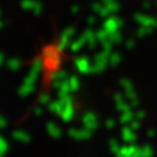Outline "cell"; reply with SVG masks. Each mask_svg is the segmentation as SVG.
I'll return each instance as SVG.
<instances>
[{"mask_svg": "<svg viewBox=\"0 0 157 157\" xmlns=\"http://www.w3.org/2000/svg\"><path fill=\"white\" fill-rule=\"evenodd\" d=\"M39 101L42 105H48V104L50 102V97L47 94V93H42V94L40 95Z\"/></svg>", "mask_w": 157, "mask_h": 157, "instance_id": "cell-23", "label": "cell"}, {"mask_svg": "<svg viewBox=\"0 0 157 157\" xmlns=\"http://www.w3.org/2000/svg\"><path fill=\"white\" fill-rule=\"evenodd\" d=\"M75 117V107H73V102L67 104L64 108H63L62 113H61V118L63 119V121L69 122L71 119Z\"/></svg>", "mask_w": 157, "mask_h": 157, "instance_id": "cell-6", "label": "cell"}, {"mask_svg": "<svg viewBox=\"0 0 157 157\" xmlns=\"http://www.w3.org/2000/svg\"><path fill=\"white\" fill-rule=\"evenodd\" d=\"M7 67H8V69L13 70V71H17V69L21 67V62L17 58H12L7 62Z\"/></svg>", "mask_w": 157, "mask_h": 157, "instance_id": "cell-13", "label": "cell"}, {"mask_svg": "<svg viewBox=\"0 0 157 157\" xmlns=\"http://www.w3.org/2000/svg\"><path fill=\"white\" fill-rule=\"evenodd\" d=\"M34 114L35 115H41L42 114V108L41 107H35L34 108Z\"/></svg>", "mask_w": 157, "mask_h": 157, "instance_id": "cell-28", "label": "cell"}, {"mask_svg": "<svg viewBox=\"0 0 157 157\" xmlns=\"http://www.w3.org/2000/svg\"><path fill=\"white\" fill-rule=\"evenodd\" d=\"M2 26H4V22H2V21H1V20H0V29L2 28Z\"/></svg>", "mask_w": 157, "mask_h": 157, "instance_id": "cell-34", "label": "cell"}, {"mask_svg": "<svg viewBox=\"0 0 157 157\" xmlns=\"http://www.w3.org/2000/svg\"><path fill=\"white\" fill-rule=\"evenodd\" d=\"M85 42H87V41H86V39H85L84 34H83L77 41H75V42H72V43L70 44V49H71L72 51H78L79 49L85 44Z\"/></svg>", "mask_w": 157, "mask_h": 157, "instance_id": "cell-12", "label": "cell"}, {"mask_svg": "<svg viewBox=\"0 0 157 157\" xmlns=\"http://www.w3.org/2000/svg\"><path fill=\"white\" fill-rule=\"evenodd\" d=\"M134 47V41H132V40H129L128 42H127V48L130 49V48H133Z\"/></svg>", "mask_w": 157, "mask_h": 157, "instance_id": "cell-30", "label": "cell"}, {"mask_svg": "<svg viewBox=\"0 0 157 157\" xmlns=\"http://www.w3.org/2000/svg\"><path fill=\"white\" fill-rule=\"evenodd\" d=\"M122 39V36H121V34L119 33V32H114V33L109 34V40L112 41L113 43L115 44V43H119L120 41Z\"/></svg>", "mask_w": 157, "mask_h": 157, "instance_id": "cell-21", "label": "cell"}, {"mask_svg": "<svg viewBox=\"0 0 157 157\" xmlns=\"http://www.w3.org/2000/svg\"><path fill=\"white\" fill-rule=\"evenodd\" d=\"M113 126H114V121H113L112 119L107 120V121H106V127H107V128H112Z\"/></svg>", "mask_w": 157, "mask_h": 157, "instance_id": "cell-29", "label": "cell"}, {"mask_svg": "<svg viewBox=\"0 0 157 157\" xmlns=\"http://www.w3.org/2000/svg\"><path fill=\"white\" fill-rule=\"evenodd\" d=\"M61 51L57 49L56 45H48L45 47L42 51V58L44 65L49 70H57L61 63V57H59Z\"/></svg>", "mask_w": 157, "mask_h": 157, "instance_id": "cell-1", "label": "cell"}, {"mask_svg": "<svg viewBox=\"0 0 157 157\" xmlns=\"http://www.w3.org/2000/svg\"><path fill=\"white\" fill-rule=\"evenodd\" d=\"M87 22H89V25H93L95 22V19L93 17H90L87 19Z\"/></svg>", "mask_w": 157, "mask_h": 157, "instance_id": "cell-32", "label": "cell"}, {"mask_svg": "<svg viewBox=\"0 0 157 157\" xmlns=\"http://www.w3.org/2000/svg\"><path fill=\"white\" fill-rule=\"evenodd\" d=\"M49 109H50V112L55 113V109H56V101H50V102H49Z\"/></svg>", "mask_w": 157, "mask_h": 157, "instance_id": "cell-26", "label": "cell"}, {"mask_svg": "<svg viewBox=\"0 0 157 157\" xmlns=\"http://www.w3.org/2000/svg\"><path fill=\"white\" fill-rule=\"evenodd\" d=\"M69 84H70L71 91H72V92H76V91L79 89V79H78V77H76V76H71V77L69 78Z\"/></svg>", "mask_w": 157, "mask_h": 157, "instance_id": "cell-14", "label": "cell"}, {"mask_svg": "<svg viewBox=\"0 0 157 157\" xmlns=\"http://www.w3.org/2000/svg\"><path fill=\"white\" fill-rule=\"evenodd\" d=\"M12 136L14 140L19 141V142H23V143H27L30 141V136L27 133H25L23 130H15V132H13Z\"/></svg>", "mask_w": 157, "mask_h": 157, "instance_id": "cell-8", "label": "cell"}, {"mask_svg": "<svg viewBox=\"0 0 157 157\" xmlns=\"http://www.w3.org/2000/svg\"><path fill=\"white\" fill-rule=\"evenodd\" d=\"M34 4H35L34 0H22V1H21V7H22L23 10H26V11L33 10Z\"/></svg>", "mask_w": 157, "mask_h": 157, "instance_id": "cell-20", "label": "cell"}, {"mask_svg": "<svg viewBox=\"0 0 157 157\" xmlns=\"http://www.w3.org/2000/svg\"><path fill=\"white\" fill-rule=\"evenodd\" d=\"M78 11H79V7L77 5H75L71 7V12H72V13H77Z\"/></svg>", "mask_w": 157, "mask_h": 157, "instance_id": "cell-31", "label": "cell"}, {"mask_svg": "<svg viewBox=\"0 0 157 157\" xmlns=\"http://www.w3.org/2000/svg\"><path fill=\"white\" fill-rule=\"evenodd\" d=\"M6 124H7L6 119L4 118V117H1V115H0V128H4V127H6Z\"/></svg>", "mask_w": 157, "mask_h": 157, "instance_id": "cell-27", "label": "cell"}, {"mask_svg": "<svg viewBox=\"0 0 157 157\" xmlns=\"http://www.w3.org/2000/svg\"><path fill=\"white\" fill-rule=\"evenodd\" d=\"M7 150H8V143L2 136H0V157L4 156Z\"/></svg>", "mask_w": 157, "mask_h": 157, "instance_id": "cell-16", "label": "cell"}, {"mask_svg": "<svg viewBox=\"0 0 157 157\" xmlns=\"http://www.w3.org/2000/svg\"><path fill=\"white\" fill-rule=\"evenodd\" d=\"M122 26V21L117 17H108L105 23H104V28L106 29L108 34H112L114 32H118L119 28Z\"/></svg>", "mask_w": 157, "mask_h": 157, "instance_id": "cell-3", "label": "cell"}, {"mask_svg": "<svg viewBox=\"0 0 157 157\" xmlns=\"http://www.w3.org/2000/svg\"><path fill=\"white\" fill-rule=\"evenodd\" d=\"M132 119H133V113H132L130 109H128V111L122 112V115H121V120H120V121L124 122V124H126V122L132 121Z\"/></svg>", "mask_w": 157, "mask_h": 157, "instance_id": "cell-17", "label": "cell"}, {"mask_svg": "<svg viewBox=\"0 0 157 157\" xmlns=\"http://www.w3.org/2000/svg\"><path fill=\"white\" fill-rule=\"evenodd\" d=\"M121 61V57H120V55L119 54H111V56H109V62H111V64L112 65H117V64H119V62Z\"/></svg>", "mask_w": 157, "mask_h": 157, "instance_id": "cell-22", "label": "cell"}, {"mask_svg": "<svg viewBox=\"0 0 157 157\" xmlns=\"http://www.w3.org/2000/svg\"><path fill=\"white\" fill-rule=\"evenodd\" d=\"M34 90H35V84H25L23 83V85L17 91V93L20 97H27L30 93H33Z\"/></svg>", "mask_w": 157, "mask_h": 157, "instance_id": "cell-10", "label": "cell"}, {"mask_svg": "<svg viewBox=\"0 0 157 157\" xmlns=\"http://www.w3.org/2000/svg\"><path fill=\"white\" fill-rule=\"evenodd\" d=\"M83 124L86 128L91 129V130H94L98 127V119H97V115L92 112H87L84 114L83 117Z\"/></svg>", "mask_w": 157, "mask_h": 157, "instance_id": "cell-4", "label": "cell"}, {"mask_svg": "<svg viewBox=\"0 0 157 157\" xmlns=\"http://www.w3.org/2000/svg\"><path fill=\"white\" fill-rule=\"evenodd\" d=\"M102 6L101 4H99V2H94V4H92V10L94 12H97V13H99L100 12V10L102 8Z\"/></svg>", "mask_w": 157, "mask_h": 157, "instance_id": "cell-25", "label": "cell"}, {"mask_svg": "<svg viewBox=\"0 0 157 157\" xmlns=\"http://www.w3.org/2000/svg\"><path fill=\"white\" fill-rule=\"evenodd\" d=\"M33 12L35 15H40L41 14V12H42V4L40 1H35L33 7Z\"/></svg>", "mask_w": 157, "mask_h": 157, "instance_id": "cell-24", "label": "cell"}, {"mask_svg": "<svg viewBox=\"0 0 157 157\" xmlns=\"http://www.w3.org/2000/svg\"><path fill=\"white\" fill-rule=\"evenodd\" d=\"M2 62H4V54H1V52H0V67H1Z\"/></svg>", "mask_w": 157, "mask_h": 157, "instance_id": "cell-33", "label": "cell"}, {"mask_svg": "<svg viewBox=\"0 0 157 157\" xmlns=\"http://www.w3.org/2000/svg\"><path fill=\"white\" fill-rule=\"evenodd\" d=\"M45 127H47V132H48V134L50 135L51 137H54V139H59V137H61L62 132H61V129L58 128L54 122H48Z\"/></svg>", "mask_w": 157, "mask_h": 157, "instance_id": "cell-7", "label": "cell"}, {"mask_svg": "<svg viewBox=\"0 0 157 157\" xmlns=\"http://www.w3.org/2000/svg\"><path fill=\"white\" fill-rule=\"evenodd\" d=\"M134 130L135 129L128 128V127L122 129V137H124V140L127 141V142H133V141H135L136 135H135Z\"/></svg>", "mask_w": 157, "mask_h": 157, "instance_id": "cell-11", "label": "cell"}, {"mask_svg": "<svg viewBox=\"0 0 157 157\" xmlns=\"http://www.w3.org/2000/svg\"><path fill=\"white\" fill-rule=\"evenodd\" d=\"M91 129L86 128L85 127L84 129H75V128H70L67 134L70 137H72L75 140H87L89 137L91 136Z\"/></svg>", "mask_w": 157, "mask_h": 157, "instance_id": "cell-2", "label": "cell"}, {"mask_svg": "<svg viewBox=\"0 0 157 157\" xmlns=\"http://www.w3.org/2000/svg\"><path fill=\"white\" fill-rule=\"evenodd\" d=\"M0 15H1V12H0Z\"/></svg>", "mask_w": 157, "mask_h": 157, "instance_id": "cell-35", "label": "cell"}, {"mask_svg": "<svg viewBox=\"0 0 157 157\" xmlns=\"http://www.w3.org/2000/svg\"><path fill=\"white\" fill-rule=\"evenodd\" d=\"M75 65L78 69L79 72L82 73H90L91 64L87 57H78L75 59Z\"/></svg>", "mask_w": 157, "mask_h": 157, "instance_id": "cell-5", "label": "cell"}, {"mask_svg": "<svg viewBox=\"0 0 157 157\" xmlns=\"http://www.w3.org/2000/svg\"><path fill=\"white\" fill-rule=\"evenodd\" d=\"M75 28L73 27H69V28H67L65 30H63V33L61 34V37H65V39H71V36H73L75 35Z\"/></svg>", "mask_w": 157, "mask_h": 157, "instance_id": "cell-19", "label": "cell"}, {"mask_svg": "<svg viewBox=\"0 0 157 157\" xmlns=\"http://www.w3.org/2000/svg\"><path fill=\"white\" fill-rule=\"evenodd\" d=\"M109 147H111V150H112L115 155H118L120 154V150H121V147L118 144V142L115 140H111V142H109Z\"/></svg>", "mask_w": 157, "mask_h": 157, "instance_id": "cell-18", "label": "cell"}, {"mask_svg": "<svg viewBox=\"0 0 157 157\" xmlns=\"http://www.w3.org/2000/svg\"><path fill=\"white\" fill-rule=\"evenodd\" d=\"M40 70L37 69H34V67H30V71H29L28 76L25 78V84H35V82H36V79L39 77L40 75Z\"/></svg>", "mask_w": 157, "mask_h": 157, "instance_id": "cell-9", "label": "cell"}, {"mask_svg": "<svg viewBox=\"0 0 157 157\" xmlns=\"http://www.w3.org/2000/svg\"><path fill=\"white\" fill-rule=\"evenodd\" d=\"M69 43H70V40L69 39H65V37H61L59 39V41H58V43H57V49L62 52L63 50H65L67 49V47L69 45Z\"/></svg>", "mask_w": 157, "mask_h": 157, "instance_id": "cell-15", "label": "cell"}]
</instances>
